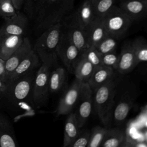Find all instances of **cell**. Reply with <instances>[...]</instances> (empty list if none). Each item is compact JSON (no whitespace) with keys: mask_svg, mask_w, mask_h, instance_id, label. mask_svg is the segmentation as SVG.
Returning a JSON list of instances; mask_svg holds the SVG:
<instances>
[{"mask_svg":"<svg viewBox=\"0 0 147 147\" xmlns=\"http://www.w3.org/2000/svg\"><path fill=\"white\" fill-rule=\"evenodd\" d=\"M33 47L30 41L27 37H24L21 46L5 61V77L4 84L9 79L12 73L23 59L32 51Z\"/></svg>","mask_w":147,"mask_h":147,"instance_id":"12","label":"cell"},{"mask_svg":"<svg viewBox=\"0 0 147 147\" xmlns=\"http://www.w3.org/2000/svg\"><path fill=\"white\" fill-rule=\"evenodd\" d=\"M119 7L133 21L147 16V0H123Z\"/></svg>","mask_w":147,"mask_h":147,"instance_id":"16","label":"cell"},{"mask_svg":"<svg viewBox=\"0 0 147 147\" xmlns=\"http://www.w3.org/2000/svg\"><path fill=\"white\" fill-rule=\"evenodd\" d=\"M1 1H2V0H0V2H1Z\"/></svg>","mask_w":147,"mask_h":147,"instance_id":"39","label":"cell"},{"mask_svg":"<svg viewBox=\"0 0 147 147\" xmlns=\"http://www.w3.org/2000/svg\"><path fill=\"white\" fill-rule=\"evenodd\" d=\"M36 71L10 79L0 89V109L14 119L34 114L33 88Z\"/></svg>","mask_w":147,"mask_h":147,"instance_id":"1","label":"cell"},{"mask_svg":"<svg viewBox=\"0 0 147 147\" xmlns=\"http://www.w3.org/2000/svg\"><path fill=\"white\" fill-rule=\"evenodd\" d=\"M119 59V55L115 53V51L100 55L101 64L109 67L116 69Z\"/></svg>","mask_w":147,"mask_h":147,"instance_id":"32","label":"cell"},{"mask_svg":"<svg viewBox=\"0 0 147 147\" xmlns=\"http://www.w3.org/2000/svg\"><path fill=\"white\" fill-rule=\"evenodd\" d=\"M67 75L66 69L58 66L50 72L49 79V87L50 94H56L60 92L65 87Z\"/></svg>","mask_w":147,"mask_h":147,"instance_id":"20","label":"cell"},{"mask_svg":"<svg viewBox=\"0 0 147 147\" xmlns=\"http://www.w3.org/2000/svg\"><path fill=\"white\" fill-rule=\"evenodd\" d=\"M85 30L89 47H95L109 34L103 24L102 17H96L85 28Z\"/></svg>","mask_w":147,"mask_h":147,"instance_id":"14","label":"cell"},{"mask_svg":"<svg viewBox=\"0 0 147 147\" xmlns=\"http://www.w3.org/2000/svg\"><path fill=\"white\" fill-rule=\"evenodd\" d=\"M81 52L76 47L68 36L61 30L57 48L58 57L61 60L67 70L74 74L75 65L81 55Z\"/></svg>","mask_w":147,"mask_h":147,"instance_id":"8","label":"cell"},{"mask_svg":"<svg viewBox=\"0 0 147 147\" xmlns=\"http://www.w3.org/2000/svg\"><path fill=\"white\" fill-rule=\"evenodd\" d=\"M114 73V69L111 67L100 65L95 66L92 75L88 82V84L92 90L105 84L111 79Z\"/></svg>","mask_w":147,"mask_h":147,"instance_id":"18","label":"cell"},{"mask_svg":"<svg viewBox=\"0 0 147 147\" xmlns=\"http://www.w3.org/2000/svg\"><path fill=\"white\" fill-rule=\"evenodd\" d=\"M109 33L118 38L127 31L133 20L119 6L114 5L102 17Z\"/></svg>","mask_w":147,"mask_h":147,"instance_id":"5","label":"cell"},{"mask_svg":"<svg viewBox=\"0 0 147 147\" xmlns=\"http://www.w3.org/2000/svg\"><path fill=\"white\" fill-rule=\"evenodd\" d=\"M39 57L33 49L23 59L12 73L10 79L16 78L33 71L41 65Z\"/></svg>","mask_w":147,"mask_h":147,"instance_id":"19","label":"cell"},{"mask_svg":"<svg viewBox=\"0 0 147 147\" xmlns=\"http://www.w3.org/2000/svg\"><path fill=\"white\" fill-rule=\"evenodd\" d=\"M95 66L82 53L74 68L75 78L83 83H88Z\"/></svg>","mask_w":147,"mask_h":147,"instance_id":"22","label":"cell"},{"mask_svg":"<svg viewBox=\"0 0 147 147\" xmlns=\"http://www.w3.org/2000/svg\"><path fill=\"white\" fill-rule=\"evenodd\" d=\"M83 82L75 78L61 97L55 111L56 117L68 115L77 104Z\"/></svg>","mask_w":147,"mask_h":147,"instance_id":"9","label":"cell"},{"mask_svg":"<svg viewBox=\"0 0 147 147\" xmlns=\"http://www.w3.org/2000/svg\"><path fill=\"white\" fill-rule=\"evenodd\" d=\"M28 18L20 10L13 17L5 19V22L0 28V36L12 34L24 36L27 30Z\"/></svg>","mask_w":147,"mask_h":147,"instance_id":"11","label":"cell"},{"mask_svg":"<svg viewBox=\"0 0 147 147\" xmlns=\"http://www.w3.org/2000/svg\"><path fill=\"white\" fill-rule=\"evenodd\" d=\"M16 9L17 10H20L23 6L24 0H11Z\"/></svg>","mask_w":147,"mask_h":147,"instance_id":"36","label":"cell"},{"mask_svg":"<svg viewBox=\"0 0 147 147\" xmlns=\"http://www.w3.org/2000/svg\"><path fill=\"white\" fill-rule=\"evenodd\" d=\"M145 140H146V142L147 143V131L145 133Z\"/></svg>","mask_w":147,"mask_h":147,"instance_id":"37","label":"cell"},{"mask_svg":"<svg viewBox=\"0 0 147 147\" xmlns=\"http://www.w3.org/2000/svg\"><path fill=\"white\" fill-rule=\"evenodd\" d=\"M137 64L147 61V43L138 38L132 42Z\"/></svg>","mask_w":147,"mask_h":147,"instance_id":"28","label":"cell"},{"mask_svg":"<svg viewBox=\"0 0 147 147\" xmlns=\"http://www.w3.org/2000/svg\"><path fill=\"white\" fill-rule=\"evenodd\" d=\"M107 128L96 126L90 134V140L87 147H98L100 146L107 133Z\"/></svg>","mask_w":147,"mask_h":147,"instance_id":"29","label":"cell"},{"mask_svg":"<svg viewBox=\"0 0 147 147\" xmlns=\"http://www.w3.org/2000/svg\"><path fill=\"white\" fill-rule=\"evenodd\" d=\"M75 0H44L34 20L37 30L44 31L61 22L72 11Z\"/></svg>","mask_w":147,"mask_h":147,"instance_id":"2","label":"cell"},{"mask_svg":"<svg viewBox=\"0 0 147 147\" xmlns=\"http://www.w3.org/2000/svg\"><path fill=\"white\" fill-rule=\"evenodd\" d=\"M5 61L0 58V81L3 84L5 77Z\"/></svg>","mask_w":147,"mask_h":147,"instance_id":"35","label":"cell"},{"mask_svg":"<svg viewBox=\"0 0 147 147\" xmlns=\"http://www.w3.org/2000/svg\"><path fill=\"white\" fill-rule=\"evenodd\" d=\"M11 0H2L0 2V16L4 19L9 18L17 13Z\"/></svg>","mask_w":147,"mask_h":147,"instance_id":"31","label":"cell"},{"mask_svg":"<svg viewBox=\"0 0 147 147\" xmlns=\"http://www.w3.org/2000/svg\"><path fill=\"white\" fill-rule=\"evenodd\" d=\"M137 65L133 44H127L121 51L116 70L121 74H125L132 70Z\"/></svg>","mask_w":147,"mask_h":147,"instance_id":"17","label":"cell"},{"mask_svg":"<svg viewBox=\"0 0 147 147\" xmlns=\"http://www.w3.org/2000/svg\"><path fill=\"white\" fill-rule=\"evenodd\" d=\"M61 28V23L59 22L44 30L33 47L41 63L51 69L58 67L57 48L60 37Z\"/></svg>","mask_w":147,"mask_h":147,"instance_id":"3","label":"cell"},{"mask_svg":"<svg viewBox=\"0 0 147 147\" xmlns=\"http://www.w3.org/2000/svg\"><path fill=\"white\" fill-rule=\"evenodd\" d=\"M96 17H102L114 5L117 0H90Z\"/></svg>","mask_w":147,"mask_h":147,"instance_id":"27","label":"cell"},{"mask_svg":"<svg viewBox=\"0 0 147 147\" xmlns=\"http://www.w3.org/2000/svg\"><path fill=\"white\" fill-rule=\"evenodd\" d=\"M77 103H78V109L74 113L78 126L80 129L90 117L93 106V91L87 83H83Z\"/></svg>","mask_w":147,"mask_h":147,"instance_id":"10","label":"cell"},{"mask_svg":"<svg viewBox=\"0 0 147 147\" xmlns=\"http://www.w3.org/2000/svg\"><path fill=\"white\" fill-rule=\"evenodd\" d=\"M79 129L75 114L74 112H71L68 114L65 122L63 147H70L80 134Z\"/></svg>","mask_w":147,"mask_h":147,"instance_id":"21","label":"cell"},{"mask_svg":"<svg viewBox=\"0 0 147 147\" xmlns=\"http://www.w3.org/2000/svg\"><path fill=\"white\" fill-rule=\"evenodd\" d=\"M115 86L112 79L93 91V106L101 122L107 125L111 117Z\"/></svg>","mask_w":147,"mask_h":147,"instance_id":"4","label":"cell"},{"mask_svg":"<svg viewBox=\"0 0 147 147\" xmlns=\"http://www.w3.org/2000/svg\"><path fill=\"white\" fill-rule=\"evenodd\" d=\"M0 45H1V37H0Z\"/></svg>","mask_w":147,"mask_h":147,"instance_id":"38","label":"cell"},{"mask_svg":"<svg viewBox=\"0 0 147 147\" xmlns=\"http://www.w3.org/2000/svg\"><path fill=\"white\" fill-rule=\"evenodd\" d=\"M83 55L94 66L102 65L100 60V54L98 52L95 47H90L82 52Z\"/></svg>","mask_w":147,"mask_h":147,"instance_id":"33","label":"cell"},{"mask_svg":"<svg viewBox=\"0 0 147 147\" xmlns=\"http://www.w3.org/2000/svg\"><path fill=\"white\" fill-rule=\"evenodd\" d=\"M61 23V30L68 36L81 53L89 47L85 29L78 22L75 13L69 14Z\"/></svg>","mask_w":147,"mask_h":147,"instance_id":"7","label":"cell"},{"mask_svg":"<svg viewBox=\"0 0 147 147\" xmlns=\"http://www.w3.org/2000/svg\"><path fill=\"white\" fill-rule=\"evenodd\" d=\"M18 146L14 125L6 113L0 109V147Z\"/></svg>","mask_w":147,"mask_h":147,"instance_id":"13","label":"cell"},{"mask_svg":"<svg viewBox=\"0 0 147 147\" xmlns=\"http://www.w3.org/2000/svg\"><path fill=\"white\" fill-rule=\"evenodd\" d=\"M126 136L123 130L117 129H108L100 145L103 147L123 146Z\"/></svg>","mask_w":147,"mask_h":147,"instance_id":"24","label":"cell"},{"mask_svg":"<svg viewBox=\"0 0 147 147\" xmlns=\"http://www.w3.org/2000/svg\"><path fill=\"white\" fill-rule=\"evenodd\" d=\"M44 0H24L23 8L28 18L34 21Z\"/></svg>","mask_w":147,"mask_h":147,"instance_id":"30","label":"cell"},{"mask_svg":"<svg viewBox=\"0 0 147 147\" xmlns=\"http://www.w3.org/2000/svg\"><path fill=\"white\" fill-rule=\"evenodd\" d=\"M131 107V101L123 100L119 102L113 110V115L114 121L117 123L123 121L126 118Z\"/></svg>","mask_w":147,"mask_h":147,"instance_id":"25","label":"cell"},{"mask_svg":"<svg viewBox=\"0 0 147 147\" xmlns=\"http://www.w3.org/2000/svg\"><path fill=\"white\" fill-rule=\"evenodd\" d=\"M79 24L85 29L96 17L92 5L90 0H84L75 12Z\"/></svg>","mask_w":147,"mask_h":147,"instance_id":"23","label":"cell"},{"mask_svg":"<svg viewBox=\"0 0 147 147\" xmlns=\"http://www.w3.org/2000/svg\"><path fill=\"white\" fill-rule=\"evenodd\" d=\"M51 68L41 64L37 70L33 88V101L36 109L45 106L49 93V79Z\"/></svg>","mask_w":147,"mask_h":147,"instance_id":"6","label":"cell"},{"mask_svg":"<svg viewBox=\"0 0 147 147\" xmlns=\"http://www.w3.org/2000/svg\"><path fill=\"white\" fill-rule=\"evenodd\" d=\"M118 38L110 34H108L100 41L95 48L100 54H105L115 51L117 47V40Z\"/></svg>","mask_w":147,"mask_h":147,"instance_id":"26","label":"cell"},{"mask_svg":"<svg viewBox=\"0 0 147 147\" xmlns=\"http://www.w3.org/2000/svg\"><path fill=\"white\" fill-rule=\"evenodd\" d=\"M90 134L91 133L88 131H85L81 134L80 133L71 145L70 147H87L90 140Z\"/></svg>","mask_w":147,"mask_h":147,"instance_id":"34","label":"cell"},{"mask_svg":"<svg viewBox=\"0 0 147 147\" xmlns=\"http://www.w3.org/2000/svg\"><path fill=\"white\" fill-rule=\"evenodd\" d=\"M0 58L6 61L21 46L24 36L6 34L0 36Z\"/></svg>","mask_w":147,"mask_h":147,"instance_id":"15","label":"cell"}]
</instances>
